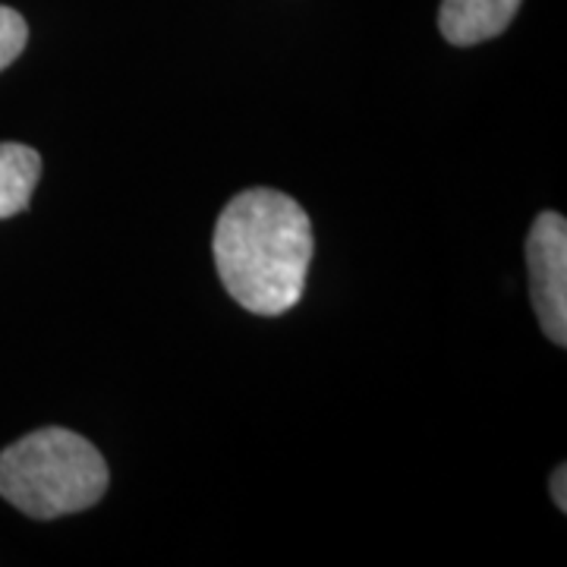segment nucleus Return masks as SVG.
Returning <instances> with one entry per match:
<instances>
[{
    "mask_svg": "<svg viewBox=\"0 0 567 567\" xmlns=\"http://www.w3.org/2000/svg\"><path fill=\"white\" fill-rule=\"evenodd\" d=\"M548 492H551V502H555L558 511L565 514L567 511V466L565 464L551 473V480H548Z\"/></svg>",
    "mask_w": 567,
    "mask_h": 567,
    "instance_id": "nucleus-7",
    "label": "nucleus"
},
{
    "mask_svg": "<svg viewBox=\"0 0 567 567\" xmlns=\"http://www.w3.org/2000/svg\"><path fill=\"white\" fill-rule=\"evenodd\" d=\"M41 177V155L20 142H0V221L22 215Z\"/></svg>",
    "mask_w": 567,
    "mask_h": 567,
    "instance_id": "nucleus-5",
    "label": "nucleus"
},
{
    "mask_svg": "<svg viewBox=\"0 0 567 567\" xmlns=\"http://www.w3.org/2000/svg\"><path fill=\"white\" fill-rule=\"evenodd\" d=\"M524 0H442L439 29L447 44L473 48L498 39L514 22Z\"/></svg>",
    "mask_w": 567,
    "mask_h": 567,
    "instance_id": "nucleus-4",
    "label": "nucleus"
},
{
    "mask_svg": "<svg viewBox=\"0 0 567 567\" xmlns=\"http://www.w3.org/2000/svg\"><path fill=\"white\" fill-rule=\"evenodd\" d=\"M312 224L303 205L278 189H246L215 224V268L224 290L252 316H284L303 300L312 262Z\"/></svg>",
    "mask_w": 567,
    "mask_h": 567,
    "instance_id": "nucleus-1",
    "label": "nucleus"
},
{
    "mask_svg": "<svg viewBox=\"0 0 567 567\" xmlns=\"http://www.w3.org/2000/svg\"><path fill=\"white\" fill-rule=\"evenodd\" d=\"M529 297L536 319L551 344H567V221L558 212H543L527 237Z\"/></svg>",
    "mask_w": 567,
    "mask_h": 567,
    "instance_id": "nucleus-3",
    "label": "nucleus"
},
{
    "mask_svg": "<svg viewBox=\"0 0 567 567\" xmlns=\"http://www.w3.org/2000/svg\"><path fill=\"white\" fill-rule=\"evenodd\" d=\"M25 41H29V25L22 20V13L0 3V73L13 61H20Z\"/></svg>",
    "mask_w": 567,
    "mask_h": 567,
    "instance_id": "nucleus-6",
    "label": "nucleus"
},
{
    "mask_svg": "<svg viewBox=\"0 0 567 567\" xmlns=\"http://www.w3.org/2000/svg\"><path fill=\"white\" fill-rule=\"evenodd\" d=\"M111 473L102 451L61 425H44L0 451V498L32 520H58L102 502Z\"/></svg>",
    "mask_w": 567,
    "mask_h": 567,
    "instance_id": "nucleus-2",
    "label": "nucleus"
}]
</instances>
